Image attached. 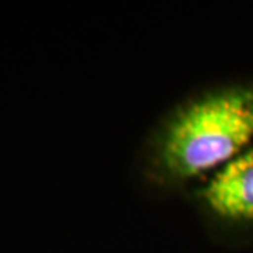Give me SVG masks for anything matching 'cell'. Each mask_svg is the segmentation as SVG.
Listing matches in <instances>:
<instances>
[{
	"label": "cell",
	"mask_w": 253,
	"mask_h": 253,
	"mask_svg": "<svg viewBox=\"0 0 253 253\" xmlns=\"http://www.w3.org/2000/svg\"><path fill=\"white\" fill-rule=\"evenodd\" d=\"M253 146V81L212 87L178 104L146 141L148 183L174 188L229 163Z\"/></svg>",
	"instance_id": "obj_1"
},
{
	"label": "cell",
	"mask_w": 253,
	"mask_h": 253,
	"mask_svg": "<svg viewBox=\"0 0 253 253\" xmlns=\"http://www.w3.org/2000/svg\"><path fill=\"white\" fill-rule=\"evenodd\" d=\"M199 199L217 219L253 224V146L212 171L199 189Z\"/></svg>",
	"instance_id": "obj_2"
}]
</instances>
